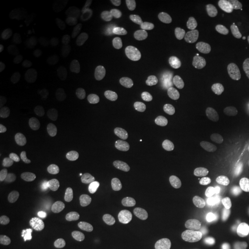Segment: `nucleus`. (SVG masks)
<instances>
[{"instance_id":"14","label":"nucleus","mask_w":249,"mask_h":249,"mask_svg":"<svg viewBox=\"0 0 249 249\" xmlns=\"http://www.w3.org/2000/svg\"><path fill=\"white\" fill-rule=\"evenodd\" d=\"M143 100L142 92L140 89L126 90L123 96V110L126 116L134 115L140 106L142 105Z\"/></svg>"},{"instance_id":"7","label":"nucleus","mask_w":249,"mask_h":249,"mask_svg":"<svg viewBox=\"0 0 249 249\" xmlns=\"http://www.w3.org/2000/svg\"><path fill=\"white\" fill-rule=\"evenodd\" d=\"M177 78V70L171 65L161 67L152 80V89L157 92H161L167 89L170 84Z\"/></svg>"},{"instance_id":"11","label":"nucleus","mask_w":249,"mask_h":249,"mask_svg":"<svg viewBox=\"0 0 249 249\" xmlns=\"http://www.w3.org/2000/svg\"><path fill=\"white\" fill-rule=\"evenodd\" d=\"M75 83L76 81L71 74L65 72L51 82L50 87L55 95L59 97H66L74 89Z\"/></svg>"},{"instance_id":"27","label":"nucleus","mask_w":249,"mask_h":249,"mask_svg":"<svg viewBox=\"0 0 249 249\" xmlns=\"http://www.w3.org/2000/svg\"><path fill=\"white\" fill-rule=\"evenodd\" d=\"M25 82L33 89L40 88L44 85V78L41 69L38 66H31L28 68Z\"/></svg>"},{"instance_id":"22","label":"nucleus","mask_w":249,"mask_h":249,"mask_svg":"<svg viewBox=\"0 0 249 249\" xmlns=\"http://www.w3.org/2000/svg\"><path fill=\"white\" fill-rule=\"evenodd\" d=\"M151 189L155 196L161 199L169 197L172 193V185L169 179L163 176L153 178L151 182Z\"/></svg>"},{"instance_id":"39","label":"nucleus","mask_w":249,"mask_h":249,"mask_svg":"<svg viewBox=\"0 0 249 249\" xmlns=\"http://www.w3.org/2000/svg\"><path fill=\"white\" fill-rule=\"evenodd\" d=\"M13 204V196L8 192H0V215L3 217Z\"/></svg>"},{"instance_id":"10","label":"nucleus","mask_w":249,"mask_h":249,"mask_svg":"<svg viewBox=\"0 0 249 249\" xmlns=\"http://www.w3.org/2000/svg\"><path fill=\"white\" fill-rule=\"evenodd\" d=\"M93 228L97 236L102 240L112 242L116 237V223L111 217L105 216L99 218L94 223Z\"/></svg>"},{"instance_id":"37","label":"nucleus","mask_w":249,"mask_h":249,"mask_svg":"<svg viewBox=\"0 0 249 249\" xmlns=\"http://www.w3.org/2000/svg\"><path fill=\"white\" fill-rule=\"evenodd\" d=\"M100 88L105 92H112L118 86V80L114 75H106L100 80Z\"/></svg>"},{"instance_id":"40","label":"nucleus","mask_w":249,"mask_h":249,"mask_svg":"<svg viewBox=\"0 0 249 249\" xmlns=\"http://www.w3.org/2000/svg\"><path fill=\"white\" fill-rule=\"evenodd\" d=\"M184 1L183 0H176L172 3L171 8H170L169 12L165 15V17L163 18V24L167 23L171 19L173 18H178V14L180 12V10L184 6Z\"/></svg>"},{"instance_id":"5","label":"nucleus","mask_w":249,"mask_h":249,"mask_svg":"<svg viewBox=\"0 0 249 249\" xmlns=\"http://www.w3.org/2000/svg\"><path fill=\"white\" fill-rule=\"evenodd\" d=\"M212 150V139L205 131H196L192 135L189 142V155L192 160H204Z\"/></svg>"},{"instance_id":"24","label":"nucleus","mask_w":249,"mask_h":249,"mask_svg":"<svg viewBox=\"0 0 249 249\" xmlns=\"http://www.w3.org/2000/svg\"><path fill=\"white\" fill-rule=\"evenodd\" d=\"M69 223L72 229L79 233H85L89 229L88 216L80 211L73 212L70 218Z\"/></svg>"},{"instance_id":"45","label":"nucleus","mask_w":249,"mask_h":249,"mask_svg":"<svg viewBox=\"0 0 249 249\" xmlns=\"http://www.w3.org/2000/svg\"><path fill=\"white\" fill-rule=\"evenodd\" d=\"M8 100V92L4 89H0V105H4Z\"/></svg>"},{"instance_id":"42","label":"nucleus","mask_w":249,"mask_h":249,"mask_svg":"<svg viewBox=\"0 0 249 249\" xmlns=\"http://www.w3.org/2000/svg\"><path fill=\"white\" fill-rule=\"evenodd\" d=\"M223 7L231 12H238L243 7V1L241 0H222Z\"/></svg>"},{"instance_id":"17","label":"nucleus","mask_w":249,"mask_h":249,"mask_svg":"<svg viewBox=\"0 0 249 249\" xmlns=\"http://www.w3.org/2000/svg\"><path fill=\"white\" fill-rule=\"evenodd\" d=\"M201 34L211 43H221L225 37V33L220 22L209 21L201 28Z\"/></svg>"},{"instance_id":"1","label":"nucleus","mask_w":249,"mask_h":249,"mask_svg":"<svg viewBox=\"0 0 249 249\" xmlns=\"http://www.w3.org/2000/svg\"><path fill=\"white\" fill-rule=\"evenodd\" d=\"M55 23L48 16L26 18L18 26V36L23 39L33 38L36 41L52 38L56 32Z\"/></svg>"},{"instance_id":"12","label":"nucleus","mask_w":249,"mask_h":249,"mask_svg":"<svg viewBox=\"0 0 249 249\" xmlns=\"http://www.w3.org/2000/svg\"><path fill=\"white\" fill-rule=\"evenodd\" d=\"M209 191L215 198L223 202H230L235 197V189L230 184L223 181L212 182L209 185Z\"/></svg>"},{"instance_id":"28","label":"nucleus","mask_w":249,"mask_h":249,"mask_svg":"<svg viewBox=\"0 0 249 249\" xmlns=\"http://www.w3.org/2000/svg\"><path fill=\"white\" fill-rule=\"evenodd\" d=\"M76 186L82 192L83 198L86 200L91 199L98 188L96 181L90 178H85L83 180H77Z\"/></svg>"},{"instance_id":"38","label":"nucleus","mask_w":249,"mask_h":249,"mask_svg":"<svg viewBox=\"0 0 249 249\" xmlns=\"http://www.w3.org/2000/svg\"><path fill=\"white\" fill-rule=\"evenodd\" d=\"M44 130L46 134L48 135H59L62 133L63 131L65 130V125L58 120L55 119H50L48 120V122H46Z\"/></svg>"},{"instance_id":"33","label":"nucleus","mask_w":249,"mask_h":249,"mask_svg":"<svg viewBox=\"0 0 249 249\" xmlns=\"http://www.w3.org/2000/svg\"><path fill=\"white\" fill-rule=\"evenodd\" d=\"M142 80V74L138 70H129L124 76V85L126 89L133 90L138 89Z\"/></svg>"},{"instance_id":"23","label":"nucleus","mask_w":249,"mask_h":249,"mask_svg":"<svg viewBox=\"0 0 249 249\" xmlns=\"http://www.w3.org/2000/svg\"><path fill=\"white\" fill-rule=\"evenodd\" d=\"M163 54L164 49L161 46L154 48L151 53L148 54L146 62L143 67V74L145 77H149L152 72L156 71V69L160 65Z\"/></svg>"},{"instance_id":"46","label":"nucleus","mask_w":249,"mask_h":249,"mask_svg":"<svg viewBox=\"0 0 249 249\" xmlns=\"http://www.w3.org/2000/svg\"><path fill=\"white\" fill-rule=\"evenodd\" d=\"M108 249L107 248H106V247H98L97 249Z\"/></svg>"},{"instance_id":"47","label":"nucleus","mask_w":249,"mask_h":249,"mask_svg":"<svg viewBox=\"0 0 249 249\" xmlns=\"http://www.w3.org/2000/svg\"></svg>"},{"instance_id":"15","label":"nucleus","mask_w":249,"mask_h":249,"mask_svg":"<svg viewBox=\"0 0 249 249\" xmlns=\"http://www.w3.org/2000/svg\"><path fill=\"white\" fill-rule=\"evenodd\" d=\"M15 103L20 109L29 112L38 110V101L30 89H20L15 95Z\"/></svg>"},{"instance_id":"26","label":"nucleus","mask_w":249,"mask_h":249,"mask_svg":"<svg viewBox=\"0 0 249 249\" xmlns=\"http://www.w3.org/2000/svg\"><path fill=\"white\" fill-rule=\"evenodd\" d=\"M225 66L228 69L234 71H249V57L246 54L230 53L225 61Z\"/></svg>"},{"instance_id":"25","label":"nucleus","mask_w":249,"mask_h":249,"mask_svg":"<svg viewBox=\"0 0 249 249\" xmlns=\"http://www.w3.org/2000/svg\"><path fill=\"white\" fill-rule=\"evenodd\" d=\"M41 155H42V151H41V148L39 147V145L36 143H33V144L29 145L22 152L20 160L24 166L30 168V167L35 166L36 163L39 161L41 158Z\"/></svg>"},{"instance_id":"43","label":"nucleus","mask_w":249,"mask_h":249,"mask_svg":"<svg viewBox=\"0 0 249 249\" xmlns=\"http://www.w3.org/2000/svg\"><path fill=\"white\" fill-rule=\"evenodd\" d=\"M11 131L7 124H0V144H4L9 139Z\"/></svg>"},{"instance_id":"34","label":"nucleus","mask_w":249,"mask_h":249,"mask_svg":"<svg viewBox=\"0 0 249 249\" xmlns=\"http://www.w3.org/2000/svg\"><path fill=\"white\" fill-rule=\"evenodd\" d=\"M70 32L71 29L69 27H64L55 32V34L53 35L50 41V45L53 52H56L61 47V45L65 44V42L68 39V36L70 35Z\"/></svg>"},{"instance_id":"44","label":"nucleus","mask_w":249,"mask_h":249,"mask_svg":"<svg viewBox=\"0 0 249 249\" xmlns=\"http://www.w3.org/2000/svg\"><path fill=\"white\" fill-rule=\"evenodd\" d=\"M239 164L242 169L249 174V154H246L241 157L239 159Z\"/></svg>"},{"instance_id":"36","label":"nucleus","mask_w":249,"mask_h":249,"mask_svg":"<svg viewBox=\"0 0 249 249\" xmlns=\"http://www.w3.org/2000/svg\"><path fill=\"white\" fill-rule=\"evenodd\" d=\"M57 249H80L78 240L71 234H64L57 241Z\"/></svg>"},{"instance_id":"35","label":"nucleus","mask_w":249,"mask_h":249,"mask_svg":"<svg viewBox=\"0 0 249 249\" xmlns=\"http://www.w3.org/2000/svg\"><path fill=\"white\" fill-rule=\"evenodd\" d=\"M46 119V114L45 111L42 109H38L35 112L31 113V115L28 116L27 118V124L28 126L32 127V128H36L40 126L43 124Z\"/></svg>"},{"instance_id":"21","label":"nucleus","mask_w":249,"mask_h":249,"mask_svg":"<svg viewBox=\"0 0 249 249\" xmlns=\"http://www.w3.org/2000/svg\"><path fill=\"white\" fill-rule=\"evenodd\" d=\"M117 123V114L116 111L108 109L96 115L93 119V124L101 130H110Z\"/></svg>"},{"instance_id":"31","label":"nucleus","mask_w":249,"mask_h":249,"mask_svg":"<svg viewBox=\"0 0 249 249\" xmlns=\"http://www.w3.org/2000/svg\"><path fill=\"white\" fill-rule=\"evenodd\" d=\"M221 25L223 27L225 34L230 36L237 37L244 32V26L240 20L233 18H224L221 20Z\"/></svg>"},{"instance_id":"13","label":"nucleus","mask_w":249,"mask_h":249,"mask_svg":"<svg viewBox=\"0 0 249 249\" xmlns=\"http://www.w3.org/2000/svg\"><path fill=\"white\" fill-rule=\"evenodd\" d=\"M186 28L185 20L182 18H173L167 23L163 24V31H162V39L164 42H173L177 40L182 36L184 30Z\"/></svg>"},{"instance_id":"29","label":"nucleus","mask_w":249,"mask_h":249,"mask_svg":"<svg viewBox=\"0 0 249 249\" xmlns=\"http://www.w3.org/2000/svg\"><path fill=\"white\" fill-rule=\"evenodd\" d=\"M131 44L136 50L145 52L153 50L155 46L154 38L144 35H135L131 39Z\"/></svg>"},{"instance_id":"9","label":"nucleus","mask_w":249,"mask_h":249,"mask_svg":"<svg viewBox=\"0 0 249 249\" xmlns=\"http://www.w3.org/2000/svg\"><path fill=\"white\" fill-rule=\"evenodd\" d=\"M111 192L115 200L119 203L128 201L133 195V189L129 184V181L123 176L116 177L114 179L111 186Z\"/></svg>"},{"instance_id":"2","label":"nucleus","mask_w":249,"mask_h":249,"mask_svg":"<svg viewBox=\"0 0 249 249\" xmlns=\"http://www.w3.org/2000/svg\"><path fill=\"white\" fill-rule=\"evenodd\" d=\"M75 154V145L69 138H58L53 142L49 149V157L57 166L71 164Z\"/></svg>"},{"instance_id":"30","label":"nucleus","mask_w":249,"mask_h":249,"mask_svg":"<svg viewBox=\"0 0 249 249\" xmlns=\"http://www.w3.org/2000/svg\"><path fill=\"white\" fill-rule=\"evenodd\" d=\"M111 44L116 54L123 60H127L131 56V48L129 45L118 36H114L111 39Z\"/></svg>"},{"instance_id":"18","label":"nucleus","mask_w":249,"mask_h":249,"mask_svg":"<svg viewBox=\"0 0 249 249\" xmlns=\"http://www.w3.org/2000/svg\"><path fill=\"white\" fill-rule=\"evenodd\" d=\"M20 226L19 218L15 213H7L1 217L0 220V233L4 236L15 235Z\"/></svg>"},{"instance_id":"6","label":"nucleus","mask_w":249,"mask_h":249,"mask_svg":"<svg viewBox=\"0 0 249 249\" xmlns=\"http://www.w3.org/2000/svg\"><path fill=\"white\" fill-rule=\"evenodd\" d=\"M116 154L124 161H128L133 158L135 142L129 134L121 132L114 140Z\"/></svg>"},{"instance_id":"20","label":"nucleus","mask_w":249,"mask_h":249,"mask_svg":"<svg viewBox=\"0 0 249 249\" xmlns=\"http://www.w3.org/2000/svg\"><path fill=\"white\" fill-rule=\"evenodd\" d=\"M25 62L19 56H14L9 59L3 67L2 74L7 80H15L24 71Z\"/></svg>"},{"instance_id":"41","label":"nucleus","mask_w":249,"mask_h":249,"mask_svg":"<svg viewBox=\"0 0 249 249\" xmlns=\"http://www.w3.org/2000/svg\"><path fill=\"white\" fill-rule=\"evenodd\" d=\"M85 107V105L82 100L79 98H73L69 101L67 105V110L70 114L73 116H77L80 114Z\"/></svg>"},{"instance_id":"16","label":"nucleus","mask_w":249,"mask_h":249,"mask_svg":"<svg viewBox=\"0 0 249 249\" xmlns=\"http://www.w3.org/2000/svg\"><path fill=\"white\" fill-rule=\"evenodd\" d=\"M176 201L182 208H193L198 204L199 196L192 188L182 187L179 188L175 195Z\"/></svg>"},{"instance_id":"32","label":"nucleus","mask_w":249,"mask_h":249,"mask_svg":"<svg viewBox=\"0 0 249 249\" xmlns=\"http://www.w3.org/2000/svg\"><path fill=\"white\" fill-rule=\"evenodd\" d=\"M76 81L80 89L86 92H89V93L96 92L100 87L98 81L87 73H83V74L79 75Z\"/></svg>"},{"instance_id":"4","label":"nucleus","mask_w":249,"mask_h":249,"mask_svg":"<svg viewBox=\"0 0 249 249\" xmlns=\"http://www.w3.org/2000/svg\"><path fill=\"white\" fill-rule=\"evenodd\" d=\"M136 0H115L111 2L106 9V18L112 25L122 23L132 13Z\"/></svg>"},{"instance_id":"19","label":"nucleus","mask_w":249,"mask_h":249,"mask_svg":"<svg viewBox=\"0 0 249 249\" xmlns=\"http://www.w3.org/2000/svg\"><path fill=\"white\" fill-rule=\"evenodd\" d=\"M224 86L227 94L231 98H241L245 94L244 80L237 74L230 75L228 78H226Z\"/></svg>"},{"instance_id":"8","label":"nucleus","mask_w":249,"mask_h":249,"mask_svg":"<svg viewBox=\"0 0 249 249\" xmlns=\"http://www.w3.org/2000/svg\"><path fill=\"white\" fill-rule=\"evenodd\" d=\"M140 139L143 144L157 147L160 142L159 125L153 119H148L143 122L140 131Z\"/></svg>"},{"instance_id":"3","label":"nucleus","mask_w":249,"mask_h":249,"mask_svg":"<svg viewBox=\"0 0 249 249\" xmlns=\"http://www.w3.org/2000/svg\"><path fill=\"white\" fill-rule=\"evenodd\" d=\"M130 28L135 35H144L155 38L160 32V18L150 12H143L131 21Z\"/></svg>"}]
</instances>
